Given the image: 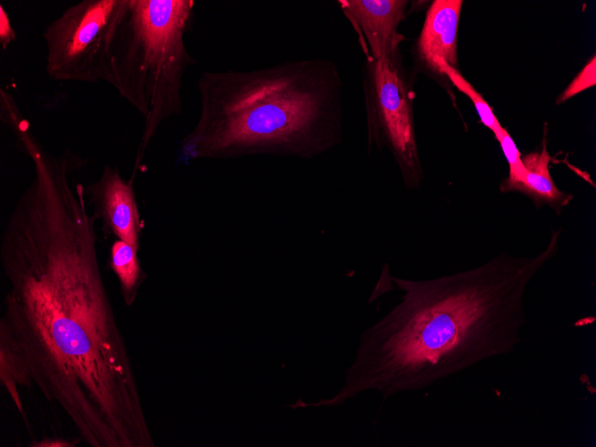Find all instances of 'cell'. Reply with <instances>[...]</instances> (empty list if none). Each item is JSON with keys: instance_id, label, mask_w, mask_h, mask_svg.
Segmentation results:
<instances>
[{"instance_id": "1", "label": "cell", "mask_w": 596, "mask_h": 447, "mask_svg": "<svg viewBox=\"0 0 596 447\" xmlns=\"http://www.w3.org/2000/svg\"><path fill=\"white\" fill-rule=\"evenodd\" d=\"M95 221L82 186L49 178L27 186L1 239L0 336L87 444L134 447L146 431L101 272Z\"/></svg>"}, {"instance_id": "2", "label": "cell", "mask_w": 596, "mask_h": 447, "mask_svg": "<svg viewBox=\"0 0 596 447\" xmlns=\"http://www.w3.org/2000/svg\"><path fill=\"white\" fill-rule=\"evenodd\" d=\"M560 229L534 256L497 254L435 279L391 276L401 302L364 331L344 385L327 403L360 393L385 399L416 391L478 362L511 352L526 322L524 297L537 272L559 252Z\"/></svg>"}, {"instance_id": "3", "label": "cell", "mask_w": 596, "mask_h": 447, "mask_svg": "<svg viewBox=\"0 0 596 447\" xmlns=\"http://www.w3.org/2000/svg\"><path fill=\"white\" fill-rule=\"evenodd\" d=\"M197 88L201 111L181 144L185 160L250 154L311 158L342 142L344 84L328 59L203 71Z\"/></svg>"}, {"instance_id": "4", "label": "cell", "mask_w": 596, "mask_h": 447, "mask_svg": "<svg viewBox=\"0 0 596 447\" xmlns=\"http://www.w3.org/2000/svg\"><path fill=\"white\" fill-rule=\"evenodd\" d=\"M194 7L193 0H124L112 32L105 82L145 120L137 164L161 124L183 112V79L196 62L185 43Z\"/></svg>"}, {"instance_id": "5", "label": "cell", "mask_w": 596, "mask_h": 447, "mask_svg": "<svg viewBox=\"0 0 596 447\" xmlns=\"http://www.w3.org/2000/svg\"><path fill=\"white\" fill-rule=\"evenodd\" d=\"M362 87L368 146L388 150L406 188H419L424 178L415 133L412 82L400 47L382 58L366 55Z\"/></svg>"}, {"instance_id": "6", "label": "cell", "mask_w": 596, "mask_h": 447, "mask_svg": "<svg viewBox=\"0 0 596 447\" xmlns=\"http://www.w3.org/2000/svg\"><path fill=\"white\" fill-rule=\"evenodd\" d=\"M124 0H82L45 29L46 71L58 81H105V61Z\"/></svg>"}, {"instance_id": "7", "label": "cell", "mask_w": 596, "mask_h": 447, "mask_svg": "<svg viewBox=\"0 0 596 447\" xmlns=\"http://www.w3.org/2000/svg\"><path fill=\"white\" fill-rule=\"evenodd\" d=\"M133 177L126 180L118 168L105 165L100 178L84 186L83 191L103 231L138 250L141 226Z\"/></svg>"}, {"instance_id": "8", "label": "cell", "mask_w": 596, "mask_h": 447, "mask_svg": "<svg viewBox=\"0 0 596 447\" xmlns=\"http://www.w3.org/2000/svg\"><path fill=\"white\" fill-rule=\"evenodd\" d=\"M338 3L357 30L365 55L385 57L406 39L398 32V27L406 17L408 1L340 0Z\"/></svg>"}, {"instance_id": "9", "label": "cell", "mask_w": 596, "mask_h": 447, "mask_svg": "<svg viewBox=\"0 0 596 447\" xmlns=\"http://www.w3.org/2000/svg\"><path fill=\"white\" fill-rule=\"evenodd\" d=\"M463 1L435 0L426 11L415 55L422 69L438 80H447L439 64L458 69L457 36Z\"/></svg>"}, {"instance_id": "10", "label": "cell", "mask_w": 596, "mask_h": 447, "mask_svg": "<svg viewBox=\"0 0 596 447\" xmlns=\"http://www.w3.org/2000/svg\"><path fill=\"white\" fill-rule=\"evenodd\" d=\"M525 175L510 191H519L529 196L535 206L549 205L558 213L568 204L572 195L559 190L549 170L550 155L545 140L540 152H533L522 158Z\"/></svg>"}, {"instance_id": "11", "label": "cell", "mask_w": 596, "mask_h": 447, "mask_svg": "<svg viewBox=\"0 0 596 447\" xmlns=\"http://www.w3.org/2000/svg\"><path fill=\"white\" fill-rule=\"evenodd\" d=\"M0 383L25 419L20 389L33 385L30 373L13 346L0 336Z\"/></svg>"}, {"instance_id": "12", "label": "cell", "mask_w": 596, "mask_h": 447, "mask_svg": "<svg viewBox=\"0 0 596 447\" xmlns=\"http://www.w3.org/2000/svg\"><path fill=\"white\" fill-rule=\"evenodd\" d=\"M137 250L128 243L116 239L111 246L110 263L118 278L121 294L127 305L135 299L141 277Z\"/></svg>"}, {"instance_id": "13", "label": "cell", "mask_w": 596, "mask_h": 447, "mask_svg": "<svg viewBox=\"0 0 596 447\" xmlns=\"http://www.w3.org/2000/svg\"><path fill=\"white\" fill-rule=\"evenodd\" d=\"M439 69L445 79L449 80L459 91L465 94L472 101L482 123L491 129L494 136L498 134L503 127L500 124L492 108L482 95L460 74L458 69H454L445 62H441Z\"/></svg>"}, {"instance_id": "14", "label": "cell", "mask_w": 596, "mask_h": 447, "mask_svg": "<svg viewBox=\"0 0 596 447\" xmlns=\"http://www.w3.org/2000/svg\"><path fill=\"white\" fill-rule=\"evenodd\" d=\"M495 137L500 143L509 167V175L501 185V190L508 192L522 180L526 170L522 162L520 152L506 128H503L495 135Z\"/></svg>"}, {"instance_id": "15", "label": "cell", "mask_w": 596, "mask_h": 447, "mask_svg": "<svg viewBox=\"0 0 596 447\" xmlns=\"http://www.w3.org/2000/svg\"><path fill=\"white\" fill-rule=\"evenodd\" d=\"M596 84V58L595 55L590 59L586 65L575 77L572 82L558 96L556 103H564L580 92L593 87Z\"/></svg>"}, {"instance_id": "16", "label": "cell", "mask_w": 596, "mask_h": 447, "mask_svg": "<svg viewBox=\"0 0 596 447\" xmlns=\"http://www.w3.org/2000/svg\"><path fill=\"white\" fill-rule=\"evenodd\" d=\"M15 39V32L7 12L0 6V43L4 50Z\"/></svg>"}, {"instance_id": "17", "label": "cell", "mask_w": 596, "mask_h": 447, "mask_svg": "<svg viewBox=\"0 0 596 447\" xmlns=\"http://www.w3.org/2000/svg\"><path fill=\"white\" fill-rule=\"evenodd\" d=\"M77 441L70 442L68 440H63L60 438H48L42 441L34 443L30 446L35 447H72L76 444Z\"/></svg>"}]
</instances>
